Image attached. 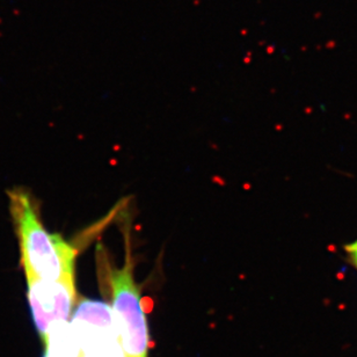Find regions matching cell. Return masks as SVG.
<instances>
[{
    "label": "cell",
    "instance_id": "52a82bcc",
    "mask_svg": "<svg viewBox=\"0 0 357 357\" xmlns=\"http://www.w3.org/2000/svg\"><path fill=\"white\" fill-rule=\"evenodd\" d=\"M43 357H44V356H43Z\"/></svg>",
    "mask_w": 357,
    "mask_h": 357
},
{
    "label": "cell",
    "instance_id": "5b68a950",
    "mask_svg": "<svg viewBox=\"0 0 357 357\" xmlns=\"http://www.w3.org/2000/svg\"><path fill=\"white\" fill-rule=\"evenodd\" d=\"M44 357H81L82 353L70 321L54 326L43 340Z\"/></svg>",
    "mask_w": 357,
    "mask_h": 357
},
{
    "label": "cell",
    "instance_id": "3957f363",
    "mask_svg": "<svg viewBox=\"0 0 357 357\" xmlns=\"http://www.w3.org/2000/svg\"><path fill=\"white\" fill-rule=\"evenodd\" d=\"M71 325L86 357H127L118 325L109 304L84 299L75 306Z\"/></svg>",
    "mask_w": 357,
    "mask_h": 357
},
{
    "label": "cell",
    "instance_id": "7a4b0ae2",
    "mask_svg": "<svg viewBox=\"0 0 357 357\" xmlns=\"http://www.w3.org/2000/svg\"><path fill=\"white\" fill-rule=\"evenodd\" d=\"M128 246V245H127ZM107 281L113 295V310L127 357H147L150 336L140 289L135 282L131 254L127 248L122 268L110 267Z\"/></svg>",
    "mask_w": 357,
    "mask_h": 357
},
{
    "label": "cell",
    "instance_id": "277c9868",
    "mask_svg": "<svg viewBox=\"0 0 357 357\" xmlns=\"http://www.w3.org/2000/svg\"><path fill=\"white\" fill-rule=\"evenodd\" d=\"M28 303L42 341L57 324L69 321L77 306L74 281L27 279Z\"/></svg>",
    "mask_w": 357,
    "mask_h": 357
},
{
    "label": "cell",
    "instance_id": "8992f818",
    "mask_svg": "<svg viewBox=\"0 0 357 357\" xmlns=\"http://www.w3.org/2000/svg\"><path fill=\"white\" fill-rule=\"evenodd\" d=\"M345 249L347 256H348V261L357 269V240L347 245L345 247Z\"/></svg>",
    "mask_w": 357,
    "mask_h": 357
},
{
    "label": "cell",
    "instance_id": "6da1fadb",
    "mask_svg": "<svg viewBox=\"0 0 357 357\" xmlns=\"http://www.w3.org/2000/svg\"><path fill=\"white\" fill-rule=\"evenodd\" d=\"M9 209L19 238L27 279L74 281L77 249L59 234L45 230L33 200L23 189L8 193Z\"/></svg>",
    "mask_w": 357,
    "mask_h": 357
}]
</instances>
